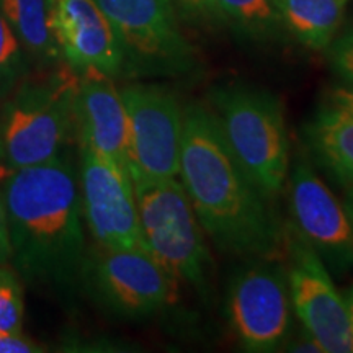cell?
<instances>
[{
    "label": "cell",
    "mask_w": 353,
    "mask_h": 353,
    "mask_svg": "<svg viewBox=\"0 0 353 353\" xmlns=\"http://www.w3.org/2000/svg\"><path fill=\"white\" fill-rule=\"evenodd\" d=\"M347 309H348V317H350V329H352V339H353V286L347 291Z\"/></svg>",
    "instance_id": "cell-28"
},
{
    "label": "cell",
    "mask_w": 353,
    "mask_h": 353,
    "mask_svg": "<svg viewBox=\"0 0 353 353\" xmlns=\"http://www.w3.org/2000/svg\"><path fill=\"white\" fill-rule=\"evenodd\" d=\"M105 13L123 52L161 72L185 70L190 46L175 21L172 0H95Z\"/></svg>",
    "instance_id": "cell-11"
},
{
    "label": "cell",
    "mask_w": 353,
    "mask_h": 353,
    "mask_svg": "<svg viewBox=\"0 0 353 353\" xmlns=\"http://www.w3.org/2000/svg\"><path fill=\"white\" fill-rule=\"evenodd\" d=\"M12 169L7 164L6 156V145H3V136H2V125H0V185H2L6 176L10 174Z\"/></svg>",
    "instance_id": "cell-26"
},
{
    "label": "cell",
    "mask_w": 353,
    "mask_h": 353,
    "mask_svg": "<svg viewBox=\"0 0 353 353\" xmlns=\"http://www.w3.org/2000/svg\"><path fill=\"white\" fill-rule=\"evenodd\" d=\"M273 6L304 46L322 50L342 23L345 0H273Z\"/></svg>",
    "instance_id": "cell-17"
},
{
    "label": "cell",
    "mask_w": 353,
    "mask_h": 353,
    "mask_svg": "<svg viewBox=\"0 0 353 353\" xmlns=\"http://www.w3.org/2000/svg\"><path fill=\"white\" fill-rule=\"evenodd\" d=\"M25 298L19 273L0 265V330H23Z\"/></svg>",
    "instance_id": "cell-19"
},
{
    "label": "cell",
    "mask_w": 353,
    "mask_h": 353,
    "mask_svg": "<svg viewBox=\"0 0 353 353\" xmlns=\"http://www.w3.org/2000/svg\"><path fill=\"white\" fill-rule=\"evenodd\" d=\"M46 10L57 50L76 72L97 69L110 77L120 72L125 52L95 0H46Z\"/></svg>",
    "instance_id": "cell-13"
},
{
    "label": "cell",
    "mask_w": 353,
    "mask_h": 353,
    "mask_svg": "<svg viewBox=\"0 0 353 353\" xmlns=\"http://www.w3.org/2000/svg\"><path fill=\"white\" fill-rule=\"evenodd\" d=\"M128 114L131 180L175 179L180 170L183 113L165 88L134 83L121 90Z\"/></svg>",
    "instance_id": "cell-6"
},
{
    "label": "cell",
    "mask_w": 353,
    "mask_h": 353,
    "mask_svg": "<svg viewBox=\"0 0 353 353\" xmlns=\"http://www.w3.org/2000/svg\"><path fill=\"white\" fill-rule=\"evenodd\" d=\"M196 219L224 252L268 255L281 242L265 196L229 149L213 112L192 105L183 112L180 170Z\"/></svg>",
    "instance_id": "cell-2"
},
{
    "label": "cell",
    "mask_w": 353,
    "mask_h": 353,
    "mask_svg": "<svg viewBox=\"0 0 353 353\" xmlns=\"http://www.w3.org/2000/svg\"><path fill=\"white\" fill-rule=\"evenodd\" d=\"M306 139L322 167L345 185H353V113L322 108L307 123Z\"/></svg>",
    "instance_id": "cell-15"
},
{
    "label": "cell",
    "mask_w": 353,
    "mask_h": 353,
    "mask_svg": "<svg viewBox=\"0 0 353 353\" xmlns=\"http://www.w3.org/2000/svg\"><path fill=\"white\" fill-rule=\"evenodd\" d=\"M345 213L348 216V219H350V224L353 228V185L350 187V190H348V195H347V200H345Z\"/></svg>",
    "instance_id": "cell-27"
},
{
    "label": "cell",
    "mask_w": 353,
    "mask_h": 353,
    "mask_svg": "<svg viewBox=\"0 0 353 353\" xmlns=\"http://www.w3.org/2000/svg\"><path fill=\"white\" fill-rule=\"evenodd\" d=\"M210 3L247 26H267L276 19L273 0H210Z\"/></svg>",
    "instance_id": "cell-20"
},
{
    "label": "cell",
    "mask_w": 353,
    "mask_h": 353,
    "mask_svg": "<svg viewBox=\"0 0 353 353\" xmlns=\"http://www.w3.org/2000/svg\"><path fill=\"white\" fill-rule=\"evenodd\" d=\"M332 59L335 69H337L347 81L353 82V34L352 37L343 38L342 41L335 46Z\"/></svg>",
    "instance_id": "cell-22"
},
{
    "label": "cell",
    "mask_w": 353,
    "mask_h": 353,
    "mask_svg": "<svg viewBox=\"0 0 353 353\" xmlns=\"http://www.w3.org/2000/svg\"><path fill=\"white\" fill-rule=\"evenodd\" d=\"M30 68L28 56L0 12V101L28 76Z\"/></svg>",
    "instance_id": "cell-18"
},
{
    "label": "cell",
    "mask_w": 353,
    "mask_h": 353,
    "mask_svg": "<svg viewBox=\"0 0 353 353\" xmlns=\"http://www.w3.org/2000/svg\"><path fill=\"white\" fill-rule=\"evenodd\" d=\"M214 114L237 164L263 196H275L288 176V136L275 97L245 87L214 92Z\"/></svg>",
    "instance_id": "cell-4"
},
{
    "label": "cell",
    "mask_w": 353,
    "mask_h": 353,
    "mask_svg": "<svg viewBox=\"0 0 353 353\" xmlns=\"http://www.w3.org/2000/svg\"><path fill=\"white\" fill-rule=\"evenodd\" d=\"M90 293L113 314L141 319L174 298L175 283L148 250H107L85 260L82 275Z\"/></svg>",
    "instance_id": "cell-7"
},
{
    "label": "cell",
    "mask_w": 353,
    "mask_h": 353,
    "mask_svg": "<svg viewBox=\"0 0 353 353\" xmlns=\"http://www.w3.org/2000/svg\"><path fill=\"white\" fill-rule=\"evenodd\" d=\"M74 72L69 64L28 72L2 100L0 125L12 170L64 156L65 145L76 132L74 97L79 72Z\"/></svg>",
    "instance_id": "cell-3"
},
{
    "label": "cell",
    "mask_w": 353,
    "mask_h": 353,
    "mask_svg": "<svg viewBox=\"0 0 353 353\" xmlns=\"http://www.w3.org/2000/svg\"><path fill=\"white\" fill-rule=\"evenodd\" d=\"M44 348L21 332L0 330V353H39Z\"/></svg>",
    "instance_id": "cell-21"
},
{
    "label": "cell",
    "mask_w": 353,
    "mask_h": 353,
    "mask_svg": "<svg viewBox=\"0 0 353 353\" xmlns=\"http://www.w3.org/2000/svg\"><path fill=\"white\" fill-rule=\"evenodd\" d=\"M81 149L82 214L92 236L101 249L148 250L131 175L108 159Z\"/></svg>",
    "instance_id": "cell-8"
},
{
    "label": "cell",
    "mask_w": 353,
    "mask_h": 353,
    "mask_svg": "<svg viewBox=\"0 0 353 353\" xmlns=\"http://www.w3.org/2000/svg\"><path fill=\"white\" fill-rule=\"evenodd\" d=\"M290 350H293V352H322L319 343H317L314 339H312L311 335L306 332V330H304V335H301L296 342L291 343Z\"/></svg>",
    "instance_id": "cell-25"
},
{
    "label": "cell",
    "mask_w": 353,
    "mask_h": 353,
    "mask_svg": "<svg viewBox=\"0 0 353 353\" xmlns=\"http://www.w3.org/2000/svg\"><path fill=\"white\" fill-rule=\"evenodd\" d=\"M228 309L231 327L245 350H276L291 327L288 278L268 265L245 268L232 280Z\"/></svg>",
    "instance_id": "cell-9"
},
{
    "label": "cell",
    "mask_w": 353,
    "mask_h": 353,
    "mask_svg": "<svg viewBox=\"0 0 353 353\" xmlns=\"http://www.w3.org/2000/svg\"><path fill=\"white\" fill-rule=\"evenodd\" d=\"M74 118L81 148L108 159L130 174L128 114L121 92L110 76L97 69L79 72Z\"/></svg>",
    "instance_id": "cell-14"
},
{
    "label": "cell",
    "mask_w": 353,
    "mask_h": 353,
    "mask_svg": "<svg viewBox=\"0 0 353 353\" xmlns=\"http://www.w3.org/2000/svg\"><path fill=\"white\" fill-rule=\"evenodd\" d=\"M0 12L19 38L30 63L51 68L63 59L48 25L46 0H0Z\"/></svg>",
    "instance_id": "cell-16"
},
{
    "label": "cell",
    "mask_w": 353,
    "mask_h": 353,
    "mask_svg": "<svg viewBox=\"0 0 353 353\" xmlns=\"http://www.w3.org/2000/svg\"><path fill=\"white\" fill-rule=\"evenodd\" d=\"M288 285L293 311L304 330L325 353H353L347 303L330 280L324 262L296 236L288 244Z\"/></svg>",
    "instance_id": "cell-10"
},
{
    "label": "cell",
    "mask_w": 353,
    "mask_h": 353,
    "mask_svg": "<svg viewBox=\"0 0 353 353\" xmlns=\"http://www.w3.org/2000/svg\"><path fill=\"white\" fill-rule=\"evenodd\" d=\"M145 249L174 283L201 286L208 252L183 185L132 180Z\"/></svg>",
    "instance_id": "cell-5"
},
{
    "label": "cell",
    "mask_w": 353,
    "mask_h": 353,
    "mask_svg": "<svg viewBox=\"0 0 353 353\" xmlns=\"http://www.w3.org/2000/svg\"><path fill=\"white\" fill-rule=\"evenodd\" d=\"M12 259V244L10 234H8V219L6 201H3L2 185H0V265L10 263Z\"/></svg>",
    "instance_id": "cell-23"
},
{
    "label": "cell",
    "mask_w": 353,
    "mask_h": 353,
    "mask_svg": "<svg viewBox=\"0 0 353 353\" xmlns=\"http://www.w3.org/2000/svg\"><path fill=\"white\" fill-rule=\"evenodd\" d=\"M12 259L33 288H61L82 275V201L65 156L15 169L2 182Z\"/></svg>",
    "instance_id": "cell-1"
},
{
    "label": "cell",
    "mask_w": 353,
    "mask_h": 353,
    "mask_svg": "<svg viewBox=\"0 0 353 353\" xmlns=\"http://www.w3.org/2000/svg\"><path fill=\"white\" fill-rule=\"evenodd\" d=\"M290 205L294 229L324 265L339 273L353 267V228L337 198L306 164L291 176Z\"/></svg>",
    "instance_id": "cell-12"
},
{
    "label": "cell",
    "mask_w": 353,
    "mask_h": 353,
    "mask_svg": "<svg viewBox=\"0 0 353 353\" xmlns=\"http://www.w3.org/2000/svg\"><path fill=\"white\" fill-rule=\"evenodd\" d=\"M183 3L192 8H196V10H201V8H205L206 6H208L210 0H183Z\"/></svg>",
    "instance_id": "cell-29"
},
{
    "label": "cell",
    "mask_w": 353,
    "mask_h": 353,
    "mask_svg": "<svg viewBox=\"0 0 353 353\" xmlns=\"http://www.w3.org/2000/svg\"><path fill=\"white\" fill-rule=\"evenodd\" d=\"M330 103L353 113V88H339L330 95Z\"/></svg>",
    "instance_id": "cell-24"
}]
</instances>
